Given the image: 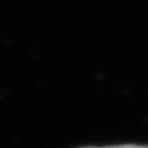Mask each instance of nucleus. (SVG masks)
<instances>
[{
    "label": "nucleus",
    "mask_w": 148,
    "mask_h": 148,
    "mask_svg": "<svg viewBox=\"0 0 148 148\" xmlns=\"http://www.w3.org/2000/svg\"><path fill=\"white\" fill-rule=\"evenodd\" d=\"M103 148H148L143 146H135V145H123V146H114V147H103Z\"/></svg>",
    "instance_id": "nucleus-1"
}]
</instances>
